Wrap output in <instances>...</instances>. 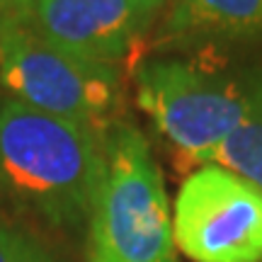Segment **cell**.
<instances>
[{"label":"cell","mask_w":262,"mask_h":262,"mask_svg":"<svg viewBox=\"0 0 262 262\" xmlns=\"http://www.w3.org/2000/svg\"><path fill=\"white\" fill-rule=\"evenodd\" d=\"M104 170L97 126L0 100V187L56 226L90 219Z\"/></svg>","instance_id":"6da1fadb"},{"label":"cell","mask_w":262,"mask_h":262,"mask_svg":"<svg viewBox=\"0 0 262 262\" xmlns=\"http://www.w3.org/2000/svg\"><path fill=\"white\" fill-rule=\"evenodd\" d=\"M93 262H178L163 178L143 134L117 124L90 211Z\"/></svg>","instance_id":"7a4b0ae2"},{"label":"cell","mask_w":262,"mask_h":262,"mask_svg":"<svg viewBox=\"0 0 262 262\" xmlns=\"http://www.w3.org/2000/svg\"><path fill=\"white\" fill-rule=\"evenodd\" d=\"M0 85L32 110L90 126L117 102L112 66L71 56L19 19L0 27Z\"/></svg>","instance_id":"3957f363"},{"label":"cell","mask_w":262,"mask_h":262,"mask_svg":"<svg viewBox=\"0 0 262 262\" xmlns=\"http://www.w3.org/2000/svg\"><path fill=\"white\" fill-rule=\"evenodd\" d=\"M136 97L163 136L192 160L209 163L211 153L243 122L250 85L182 61H153L139 71Z\"/></svg>","instance_id":"277c9868"},{"label":"cell","mask_w":262,"mask_h":262,"mask_svg":"<svg viewBox=\"0 0 262 262\" xmlns=\"http://www.w3.org/2000/svg\"><path fill=\"white\" fill-rule=\"evenodd\" d=\"M172 238L192 262H262V192L221 165H202L178 192Z\"/></svg>","instance_id":"5b68a950"},{"label":"cell","mask_w":262,"mask_h":262,"mask_svg":"<svg viewBox=\"0 0 262 262\" xmlns=\"http://www.w3.org/2000/svg\"><path fill=\"white\" fill-rule=\"evenodd\" d=\"M25 15L61 51L112 68L146 29L129 0H29Z\"/></svg>","instance_id":"8992f818"},{"label":"cell","mask_w":262,"mask_h":262,"mask_svg":"<svg viewBox=\"0 0 262 262\" xmlns=\"http://www.w3.org/2000/svg\"><path fill=\"white\" fill-rule=\"evenodd\" d=\"M170 27L209 34H260L262 0H172Z\"/></svg>","instance_id":"52a82bcc"},{"label":"cell","mask_w":262,"mask_h":262,"mask_svg":"<svg viewBox=\"0 0 262 262\" xmlns=\"http://www.w3.org/2000/svg\"><path fill=\"white\" fill-rule=\"evenodd\" d=\"M209 163L241 175L262 192V80L250 83V107L243 122L211 153Z\"/></svg>","instance_id":"ba28073f"},{"label":"cell","mask_w":262,"mask_h":262,"mask_svg":"<svg viewBox=\"0 0 262 262\" xmlns=\"http://www.w3.org/2000/svg\"><path fill=\"white\" fill-rule=\"evenodd\" d=\"M0 262H54V257L32 235L0 224Z\"/></svg>","instance_id":"9c48e42d"},{"label":"cell","mask_w":262,"mask_h":262,"mask_svg":"<svg viewBox=\"0 0 262 262\" xmlns=\"http://www.w3.org/2000/svg\"><path fill=\"white\" fill-rule=\"evenodd\" d=\"M129 3H131V8L139 12V17L148 25L150 19H153V15H156L168 0H129Z\"/></svg>","instance_id":"30bf717a"},{"label":"cell","mask_w":262,"mask_h":262,"mask_svg":"<svg viewBox=\"0 0 262 262\" xmlns=\"http://www.w3.org/2000/svg\"><path fill=\"white\" fill-rule=\"evenodd\" d=\"M29 0H0V17L19 19L27 12Z\"/></svg>","instance_id":"8fae6325"},{"label":"cell","mask_w":262,"mask_h":262,"mask_svg":"<svg viewBox=\"0 0 262 262\" xmlns=\"http://www.w3.org/2000/svg\"><path fill=\"white\" fill-rule=\"evenodd\" d=\"M5 22H10L8 17H0V27H3V25H5Z\"/></svg>","instance_id":"7c38bea8"}]
</instances>
